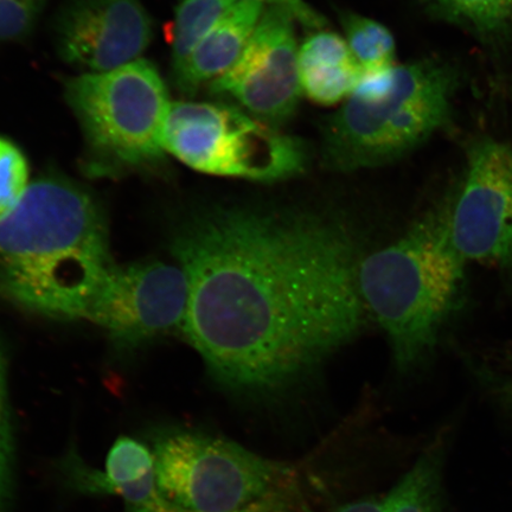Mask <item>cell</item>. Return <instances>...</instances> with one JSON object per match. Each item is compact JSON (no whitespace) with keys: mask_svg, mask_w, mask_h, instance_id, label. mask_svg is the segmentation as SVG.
Masks as SVG:
<instances>
[{"mask_svg":"<svg viewBox=\"0 0 512 512\" xmlns=\"http://www.w3.org/2000/svg\"><path fill=\"white\" fill-rule=\"evenodd\" d=\"M171 252L189 285L184 335L238 399L266 405L302 389L370 319L362 236L341 209L209 204L185 217Z\"/></svg>","mask_w":512,"mask_h":512,"instance_id":"6da1fadb","label":"cell"},{"mask_svg":"<svg viewBox=\"0 0 512 512\" xmlns=\"http://www.w3.org/2000/svg\"><path fill=\"white\" fill-rule=\"evenodd\" d=\"M113 265L104 213L72 183H31L0 221V293L25 310L85 318Z\"/></svg>","mask_w":512,"mask_h":512,"instance_id":"7a4b0ae2","label":"cell"},{"mask_svg":"<svg viewBox=\"0 0 512 512\" xmlns=\"http://www.w3.org/2000/svg\"><path fill=\"white\" fill-rule=\"evenodd\" d=\"M466 261L454 247L445 201L390 245L364 255L360 288L399 370L418 367L463 297Z\"/></svg>","mask_w":512,"mask_h":512,"instance_id":"3957f363","label":"cell"},{"mask_svg":"<svg viewBox=\"0 0 512 512\" xmlns=\"http://www.w3.org/2000/svg\"><path fill=\"white\" fill-rule=\"evenodd\" d=\"M457 86L454 69L435 59L363 73L324 125V165L352 172L405 157L448 124Z\"/></svg>","mask_w":512,"mask_h":512,"instance_id":"277c9868","label":"cell"},{"mask_svg":"<svg viewBox=\"0 0 512 512\" xmlns=\"http://www.w3.org/2000/svg\"><path fill=\"white\" fill-rule=\"evenodd\" d=\"M152 452L159 489L177 512H312L302 470L234 441L179 428L159 435Z\"/></svg>","mask_w":512,"mask_h":512,"instance_id":"5b68a950","label":"cell"},{"mask_svg":"<svg viewBox=\"0 0 512 512\" xmlns=\"http://www.w3.org/2000/svg\"><path fill=\"white\" fill-rule=\"evenodd\" d=\"M66 99L96 160L94 172L140 169L164 158L171 101L155 64L139 59L86 73L67 83Z\"/></svg>","mask_w":512,"mask_h":512,"instance_id":"8992f818","label":"cell"},{"mask_svg":"<svg viewBox=\"0 0 512 512\" xmlns=\"http://www.w3.org/2000/svg\"><path fill=\"white\" fill-rule=\"evenodd\" d=\"M164 145L198 172L259 183L287 181L309 163L299 139L227 104L171 102Z\"/></svg>","mask_w":512,"mask_h":512,"instance_id":"52a82bcc","label":"cell"},{"mask_svg":"<svg viewBox=\"0 0 512 512\" xmlns=\"http://www.w3.org/2000/svg\"><path fill=\"white\" fill-rule=\"evenodd\" d=\"M456 194L445 200L451 239L467 261L512 275V150L495 139L476 140Z\"/></svg>","mask_w":512,"mask_h":512,"instance_id":"ba28073f","label":"cell"},{"mask_svg":"<svg viewBox=\"0 0 512 512\" xmlns=\"http://www.w3.org/2000/svg\"><path fill=\"white\" fill-rule=\"evenodd\" d=\"M189 302L187 275L163 261L113 265L89 304L85 319L115 341L142 344L184 328Z\"/></svg>","mask_w":512,"mask_h":512,"instance_id":"9c48e42d","label":"cell"},{"mask_svg":"<svg viewBox=\"0 0 512 512\" xmlns=\"http://www.w3.org/2000/svg\"><path fill=\"white\" fill-rule=\"evenodd\" d=\"M294 23L290 12L266 6L239 60L208 92L234 102L266 125L287 123L303 94Z\"/></svg>","mask_w":512,"mask_h":512,"instance_id":"30bf717a","label":"cell"},{"mask_svg":"<svg viewBox=\"0 0 512 512\" xmlns=\"http://www.w3.org/2000/svg\"><path fill=\"white\" fill-rule=\"evenodd\" d=\"M55 31L64 61L88 73H105L139 60L153 27L140 0H69Z\"/></svg>","mask_w":512,"mask_h":512,"instance_id":"8fae6325","label":"cell"},{"mask_svg":"<svg viewBox=\"0 0 512 512\" xmlns=\"http://www.w3.org/2000/svg\"><path fill=\"white\" fill-rule=\"evenodd\" d=\"M63 472L82 494L119 496L125 512H177L159 489L152 448L136 439L115 441L104 471L93 469L73 453L63 463Z\"/></svg>","mask_w":512,"mask_h":512,"instance_id":"7c38bea8","label":"cell"},{"mask_svg":"<svg viewBox=\"0 0 512 512\" xmlns=\"http://www.w3.org/2000/svg\"><path fill=\"white\" fill-rule=\"evenodd\" d=\"M265 8L249 0L236 2L172 74L179 91L195 95L226 74L251 40Z\"/></svg>","mask_w":512,"mask_h":512,"instance_id":"4fadbf2b","label":"cell"},{"mask_svg":"<svg viewBox=\"0 0 512 512\" xmlns=\"http://www.w3.org/2000/svg\"><path fill=\"white\" fill-rule=\"evenodd\" d=\"M298 64L303 94L322 106L348 99L364 73L347 40L326 29L307 38L299 49Z\"/></svg>","mask_w":512,"mask_h":512,"instance_id":"5bb4252c","label":"cell"},{"mask_svg":"<svg viewBox=\"0 0 512 512\" xmlns=\"http://www.w3.org/2000/svg\"><path fill=\"white\" fill-rule=\"evenodd\" d=\"M434 17L456 25L484 43L512 37V0H421Z\"/></svg>","mask_w":512,"mask_h":512,"instance_id":"9a60e30c","label":"cell"},{"mask_svg":"<svg viewBox=\"0 0 512 512\" xmlns=\"http://www.w3.org/2000/svg\"><path fill=\"white\" fill-rule=\"evenodd\" d=\"M239 0H178L171 29L172 74Z\"/></svg>","mask_w":512,"mask_h":512,"instance_id":"2e32d148","label":"cell"},{"mask_svg":"<svg viewBox=\"0 0 512 512\" xmlns=\"http://www.w3.org/2000/svg\"><path fill=\"white\" fill-rule=\"evenodd\" d=\"M345 40L364 73L381 72L395 66V41L384 25L357 14H344Z\"/></svg>","mask_w":512,"mask_h":512,"instance_id":"e0dca14e","label":"cell"},{"mask_svg":"<svg viewBox=\"0 0 512 512\" xmlns=\"http://www.w3.org/2000/svg\"><path fill=\"white\" fill-rule=\"evenodd\" d=\"M439 469L437 453L422 458L384 499V512H431L437 498Z\"/></svg>","mask_w":512,"mask_h":512,"instance_id":"ac0fdd59","label":"cell"},{"mask_svg":"<svg viewBox=\"0 0 512 512\" xmlns=\"http://www.w3.org/2000/svg\"><path fill=\"white\" fill-rule=\"evenodd\" d=\"M29 185L27 158L10 140L0 137V221L17 207Z\"/></svg>","mask_w":512,"mask_h":512,"instance_id":"d6986e66","label":"cell"},{"mask_svg":"<svg viewBox=\"0 0 512 512\" xmlns=\"http://www.w3.org/2000/svg\"><path fill=\"white\" fill-rule=\"evenodd\" d=\"M2 354H0V512H8L14 496L15 451Z\"/></svg>","mask_w":512,"mask_h":512,"instance_id":"ffe728a7","label":"cell"},{"mask_svg":"<svg viewBox=\"0 0 512 512\" xmlns=\"http://www.w3.org/2000/svg\"><path fill=\"white\" fill-rule=\"evenodd\" d=\"M46 3L47 0H0V42L28 37Z\"/></svg>","mask_w":512,"mask_h":512,"instance_id":"44dd1931","label":"cell"},{"mask_svg":"<svg viewBox=\"0 0 512 512\" xmlns=\"http://www.w3.org/2000/svg\"><path fill=\"white\" fill-rule=\"evenodd\" d=\"M249 2H258L265 6H274V8L284 9L290 12L296 22L310 30H324L328 21L324 16L307 4L305 0H249Z\"/></svg>","mask_w":512,"mask_h":512,"instance_id":"7402d4cb","label":"cell"},{"mask_svg":"<svg viewBox=\"0 0 512 512\" xmlns=\"http://www.w3.org/2000/svg\"><path fill=\"white\" fill-rule=\"evenodd\" d=\"M384 509H386V502L368 499V501L349 504L347 507L339 509L336 512H384Z\"/></svg>","mask_w":512,"mask_h":512,"instance_id":"603a6c76","label":"cell"},{"mask_svg":"<svg viewBox=\"0 0 512 512\" xmlns=\"http://www.w3.org/2000/svg\"><path fill=\"white\" fill-rule=\"evenodd\" d=\"M507 396L510 402L512 403V383L509 384L507 387Z\"/></svg>","mask_w":512,"mask_h":512,"instance_id":"cb8c5ba5","label":"cell"}]
</instances>
